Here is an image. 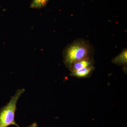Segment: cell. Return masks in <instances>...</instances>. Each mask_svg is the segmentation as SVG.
Segmentation results:
<instances>
[{
    "label": "cell",
    "mask_w": 127,
    "mask_h": 127,
    "mask_svg": "<svg viewBox=\"0 0 127 127\" xmlns=\"http://www.w3.org/2000/svg\"><path fill=\"white\" fill-rule=\"evenodd\" d=\"M91 48L82 40L76 41L68 46L64 53V62L67 66L80 60L90 57Z\"/></svg>",
    "instance_id": "6da1fadb"
},
{
    "label": "cell",
    "mask_w": 127,
    "mask_h": 127,
    "mask_svg": "<svg viewBox=\"0 0 127 127\" xmlns=\"http://www.w3.org/2000/svg\"><path fill=\"white\" fill-rule=\"evenodd\" d=\"M25 91L24 89L17 90L10 102L0 110V127H8L11 125L20 127L15 121V113L17 101Z\"/></svg>",
    "instance_id": "7a4b0ae2"
},
{
    "label": "cell",
    "mask_w": 127,
    "mask_h": 127,
    "mask_svg": "<svg viewBox=\"0 0 127 127\" xmlns=\"http://www.w3.org/2000/svg\"><path fill=\"white\" fill-rule=\"evenodd\" d=\"M92 59L88 57L72 63L68 67L71 71L73 72L82 68L92 66Z\"/></svg>",
    "instance_id": "3957f363"
},
{
    "label": "cell",
    "mask_w": 127,
    "mask_h": 127,
    "mask_svg": "<svg viewBox=\"0 0 127 127\" xmlns=\"http://www.w3.org/2000/svg\"><path fill=\"white\" fill-rule=\"evenodd\" d=\"M112 62L118 65H127V50L125 48L121 53L114 58Z\"/></svg>",
    "instance_id": "277c9868"
},
{
    "label": "cell",
    "mask_w": 127,
    "mask_h": 127,
    "mask_svg": "<svg viewBox=\"0 0 127 127\" xmlns=\"http://www.w3.org/2000/svg\"><path fill=\"white\" fill-rule=\"evenodd\" d=\"M94 67L93 66L85 67L76 71L72 72L71 75L73 76L76 77H86L88 76L94 70Z\"/></svg>",
    "instance_id": "5b68a950"
},
{
    "label": "cell",
    "mask_w": 127,
    "mask_h": 127,
    "mask_svg": "<svg viewBox=\"0 0 127 127\" xmlns=\"http://www.w3.org/2000/svg\"><path fill=\"white\" fill-rule=\"evenodd\" d=\"M49 0H33L31 7L33 9H41L45 7Z\"/></svg>",
    "instance_id": "8992f818"
},
{
    "label": "cell",
    "mask_w": 127,
    "mask_h": 127,
    "mask_svg": "<svg viewBox=\"0 0 127 127\" xmlns=\"http://www.w3.org/2000/svg\"><path fill=\"white\" fill-rule=\"evenodd\" d=\"M28 127H38V125L36 123L34 122Z\"/></svg>",
    "instance_id": "52a82bcc"
}]
</instances>
